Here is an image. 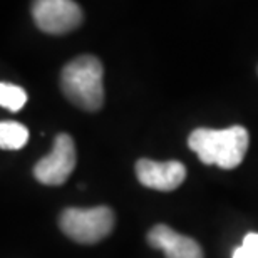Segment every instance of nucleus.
Returning a JSON list of instances; mask_svg holds the SVG:
<instances>
[{"label":"nucleus","mask_w":258,"mask_h":258,"mask_svg":"<svg viewBox=\"0 0 258 258\" xmlns=\"http://www.w3.org/2000/svg\"><path fill=\"white\" fill-rule=\"evenodd\" d=\"M136 176L146 188L158 191H173L186 178V168L179 161H153L139 159L136 163Z\"/></svg>","instance_id":"6"},{"label":"nucleus","mask_w":258,"mask_h":258,"mask_svg":"<svg viewBox=\"0 0 258 258\" xmlns=\"http://www.w3.org/2000/svg\"><path fill=\"white\" fill-rule=\"evenodd\" d=\"M29 141V129L20 122H0V146L2 149H20Z\"/></svg>","instance_id":"8"},{"label":"nucleus","mask_w":258,"mask_h":258,"mask_svg":"<svg viewBox=\"0 0 258 258\" xmlns=\"http://www.w3.org/2000/svg\"><path fill=\"white\" fill-rule=\"evenodd\" d=\"M250 144L248 131L243 126L226 129L198 127L189 134L188 146L198 154L203 164H216L223 169H233L243 161Z\"/></svg>","instance_id":"1"},{"label":"nucleus","mask_w":258,"mask_h":258,"mask_svg":"<svg viewBox=\"0 0 258 258\" xmlns=\"http://www.w3.org/2000/svg\"><path fill=\"white\" fill-rule=\"evenodd\" d=\"M101 60L94 55H79L66 64L60 74V87L72 104L84 111H99L104 104Z\"/></svg>","instance_id":"2"},{"label":"nucleus","mask_w":258,"mask_h":258,"mask_svg":"<svg viewBox=\"0 0 258 258\" xmlns=\"http://www.w3.org/2000/svg\"><path fill=\"white\" fill-rule=\"evenodd\" d=\"M148 243L161 250L166 258H203L198 241L174 231L168 225H156L149 230Z\"/></svg>","instance_id":"7"},{"label":"nucleus","mask_w":258,"mask_h":258,"mask_svg":"<svg viewBox=\"0 0 258 258\" xmlns=\"http://www.w3.org/2000/svg\"><path fill=\"white\" fill-rule=\"evenodd\" d=\"M76 168V144L69 134H57L50 154L39 159L34 168V176L39 183L59 186L69 179Z\"/></svg>","instance_id":"4"},{"label":"nucleus","mask_w":258,"mask_h":258,"mask_svg":"<svg viewBox=\"0 0 258 258\" xmlns=\"http://www.w3.org/2000/svg\"><path fill=\"white\" fill-rule=\"evenodd\" d=\"M25 102H27V92L20 86L9 84V82L0 84V104L2 107L17 112L25 106Z\"/></svg>","instance_id":"9"},{"label":"nucleus","mask_w":258,"mask_h":258,"mask_svg":"<svg viewBox=\"0 0 258 258\" xmlns=\"http://www.w3.org/2000/svg\"><path fill=\"white\" fill-rule=\"evenodd\" d=\"M32 17L47 34H67L82 22V10L74 0H34Z\"/></svg>","instance_id":"5"},{"label":"nucleus","mask_w":258,"mask_h":258,"mask_svg":"<svg viewBox=\"0 0 258 258\" xmlns=\"http://www.w3.org/2000/svg\"><path fill=\"white\" fill-rule=\"evenodd\" d=\"M231 258H258V233H248Z\"/></svg>","instance_id":"10"},{"label":"nucleus","mask_w":258,"mask_h":258,"mask_svg":"<svg viewBox=\"0 0 258 258\" xmlns=\"http://www.w3.org/2000/svg\"><path fill=\"white\" fill-rule=\"evenodd\" d=\"M114 213L107 206L67 208L59 216V226L66 236L77 243L92 245L106 238L114 228Z\"/></svg>","instance_id":"3"}]
</instances>
